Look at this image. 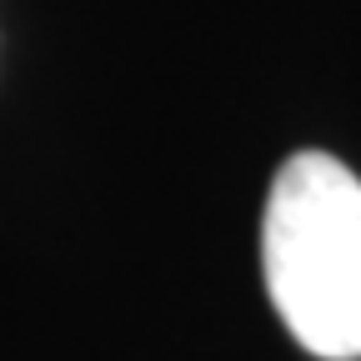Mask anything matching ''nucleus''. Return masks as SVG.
Masks as SVG:
<instances>
[{
    "mask_svg": "<svg viewBox=\"0 0 361 361\" xmlns=\"http://www.w3.org/2000/svg\"><path fill=\"white\" fill-rule=\"evenodd\" d=\"M261 271L276 316L311 356H361V180L336 156L301 151L276 171Z\"/></svg>",
    "mask_w": 361,
    "mask_h": 361,
    "instance_id": "1",
    "label": "nucleus"
}]
</instances>
